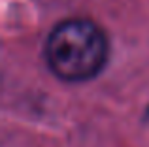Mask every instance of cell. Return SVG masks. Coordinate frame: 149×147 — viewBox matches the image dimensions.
Here are the masks:
<instances>
[{
	"label": "cell",
	"mask_w": 149,
	"mask_h": 147,
	"mask_svg": "<svg viewBox=\"0 0 149 147\" xmlns=\"http://www.w3.org/2000/svg\"><path fill=\"white\" fill-rule=\"evenodd\" d=\"M106 59V36L89 19H66L51 30L45 42L49 70L64 81H87L95 77L104 68Z\"/></svg>",
	"instance_id": "6da1fadb"
},
{
	"label": "cell",
	"mask_w": 149,
	"mask_h": 147,
	"mask_svg": "<svg viewBox=\"0 0 149 147\" xmlns=\"http://www.w3.org/2000/svg\"><path fill=\"white\" fill-rule=\"evenodd\" d=\"M146 119H147V123H149V110H147V115H146Z\"/></svg>",
	"instance_id": "7a4b0ae2"
}]
</instances>
